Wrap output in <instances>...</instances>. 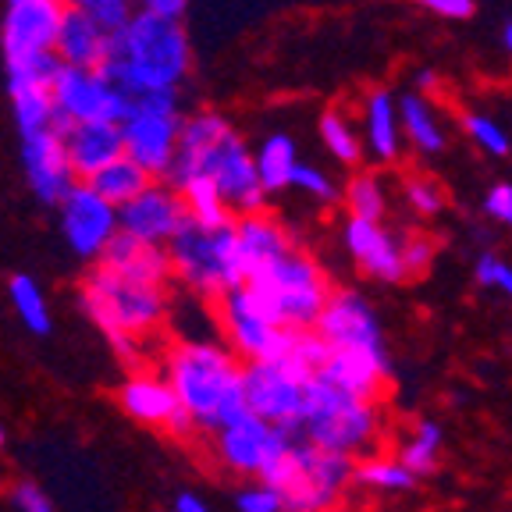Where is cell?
<instances>
[{
    "label": "cell",
    "mask_w": 512,
    "mask_h": 512,
    "mask_svg": "<svg viewBox=\"0 0 512 512\" xmlns=\"http://www.w3.org/2000/svg\"><path fill=\"white\" fill-rule=\"evenodd\" d=\"M192 175H210L224 196V207L232 210V217L253 214V210L267 207V196L260 175H256L253 150L235 128L228 114L203 107V111L185 114L182 136H178V153L171 160L164 182L178 185Z\"/></svg>",
    "instance_id": "6da1fadb"
},
{
    "label": "cell",
    "mask_w": 512,
    "mask_h": 512,
    "mask_svg": "<svg viewBox=\"0 0 512 512\" xmlns=\"http://www.w3.org/2000/svg\"><path fill=\"white\" fill-rule=\"evenodd\" d=\"M79 306L104 331L121 360L136 367L146 363L143 349L171 320L175 299H171V285L128 278L107 264H89L79 285Z\"/></svg>",
    "instance_id": "7a4b0ae2"
},
{
    "label": "cell",
    "mask_w": 512,
    "mask_h": 512,
    "mask_svg": "<svg viewBox=\"0 0 512 512\" xmlns=\"http://www.w3.org/2000/svg\"><path fill=\"white\" fill-rule=\"evenodd\" d=\"M160 374L175 388L178 406L189 420L192 434H210L246 409L242 395V367L224 342L214 338H175L160 352Z\"/></svg>",
    "instance_id": "3957f363"
},
{
    "label": "cell",
    "mask_w": 512,
    "mask_h": 512,
    "mask_svg": "<svg viewBox=\"0 0 512 512\" xmlns=\"http://www.w3.org/2000/svg\"><path fill=\"white\" fill-rule=\"evenodd\" d=\"M104 72L128 96L150 89H182L192 72V43L182 18L136 8L121 29L111 32Z\"/></svg>",
    "instance_id": "277c9868"
},
{
    "label": "cell",
    "mask_w": 512,
    "mask_h": 512,
    "mask_svg": "<svg viewBox=\"0 0 512 512\" xmlns=\"http://www.w3.org/2000/svg\"><path fill=\"white\" fill-rule=\"evenodd\" d=\"M171 281L200 303H214L246 281V264L239 256L232 221L228 224H196L185 221L168 246Z\"/></svg>",
    "instance_id": "5b68a950"
},
{
    "label": "cell",
    "mask_w": 512,
    "mask_h": 512,
    "mask_svg": "<svg viewBox=\"0 0 512 512\" xmlns=\"http://www.w3.org/2000/svg\"><path fill=\"white\" fill-rule=\"evenodd\" d=\"M381 431L384 420L377 399H360V395L342 392V388H335L313 370L310 384H306V409L296 438L356 459L367 456L370 448L377 445Z\"/></svg>",
    "instance_id": "8992f818"
},
{
    "label": "cell",
    "mask_w": 512,
    "mask_h": 512,
    "mask_svg": "<svg viewBox=\"0 0 512 512\" xmlns=\"http://www.w3.org/2000/svg\"><path fill=\"white\" fill-rule=\"evenodd\" d=\"M352 456L292 438L260 480L274 484L285 512H335L352 488Z\"/></svg>",
    "instance_id": "52a82bcc"
},
{
    "label": "cell",
    "mask_w": 512,
    "mask_h": 512,
    "mask_svg": "<svg viewBox=\"0 0 512 512\" xmlns=\"http://www.w3.org/2000/svg\"><path fill=\"white\" fill-rule=\"evenodd\" d=\"M246 285L281 328L292 331L313 328V320L320 317L331 288H335L317 256H310L299 246L288 249L285 256H278L274 264L253 271L246 278Z\"/></svg>",
    "instance_id": "ba28073f"
},
{
    "label": "cell",
    "mask_w": 512,
    "mask_h": 512,
    "mask_svg": "<svg viewBox=\"0 0 512 512\" xmlns=\"http://www.w3.org/2000/svg\"><path fill=\"white\" fill-rule=\"evenodd\" d=\"M182 93L178 89H150L128 96V111L121 114V150L132 157L150 178H164L178 153L182 136Z\"/></svg>",
    "instance_id": "9c48e42d"
},
{
    "label": "cell",
    "mask_w": 512,
    "mask_h": 512,
    "mask_svg": "<svg viewBox=\"0 0 512 512\" xmlns=\"http://www.w3.org/2000/svg\"><path fill=\"white\" fill-rule=\"evenodd\" d=\"M310 374L313 370L296 363L288 352L271 356V360L246 363V367H242L246 409L256 416H264L267 424L296 434L299 420H303V409H306V384H310Z\"/></svg>",
    "instance_id": "30bf717a"
},
{
    "label": "cell",
    "mask_w": 512,
    "mask_h": 512,
    "mask_svg": "<svg viewBox=\"0 0 512 512\" xmlns=\"http://www.w3.org/2000/svg\"><path fill=\"white\" fill-rule=\"evenodd\" d=\"M214 317L224 345L242 363L281 356L288 338H292V328H281L278 320L260 306V299L249 292L246 281L239 288H232V292H224L221 299H214Z\"/></svg>",
    "instance_id": "8fae6325"
},
{
    "label": "cell",
    "mask_w": 512,
    "mask_h": 512,
    "mask_svg": "<svg viewBox=\"0 0 512 512\" xmlns=\"http://www.w3.org/2000/svg\"><path fill=\"white\" fill-rule=\"evenodd\" d=\"M292 438L296 434L281 431V427L267 424L264 416L242 409L228 424L210 431V448H214V459L228 473H239V477L253 480V477H264L278 463V456L285 452Z\"/></svg>",
    "instance_id": "7c38bea8"
},
{
    "label": "cell",
    "mask_w": 512,
    "mask_h": 512,
    "mask_svg": "<svg viewBox=\"0 0 512 512\" xmlns=\"http://www.w3.org/2000/svg\"><path fill=\"white\" fill-rule=\"evenodd\" d=\"M57 125H82V121H121L128 111V93L104 68H75L61 64L50 82Z\"/></svg>",
    "instance_id": "4fadbf2b"
},
{
    "label": "cell",
    "mask_w": 512,
    "mask_h": 512,
    "mask_svg": "<svg viewBox=\"0 0 512 512\" xmlns=\"http://www.w3.org/2000/svg\"><path fill=\"white\" fill-rule=\"evenodd\" d=\"M54 207H57V228L64 235V246L72 249L79 260H86V264H96L104 256V249L111 246L114 235H118V207L107 203L82 178L64 192Z\"/></svg>",
    "instance_id": "5bb4252c"
},
{
    "label": "cell",
    "mask_w": 512,
    "mask_h": 512,
    "mask_svg": "<svg viewBox=\"0 0 512 512\" xmlns=\"http://www.w3.org/2000/svg\"><path fill=\"white\" fill-rule=\"evenodd\" d=\"M118 406L121 413L132 416L143 427H157V431L178 434V438L192 434L189 420L178 406L175 388L168 384V377L160 374V367H150V363L128 367V374L118 384Z\"/></svg>",
    "instance_id": "9a60e30c"
},
{
    "label": "cell",
    "mask_w": 512,
    "mask_h": 512,
    "mask_svg": "<svg viewBox=\"0 0 512 512\" xmlns=\"http://www.w3.org/2000/svg\"><path fill=\"white\" fill-rule=\"evenodd\" d=\"M313 331H317L331 349L388 352L381 317H377V310L367 303V296H360L356 288H331L328 303H324L320 317L313 320Z\"/></svg>",
    "instance_id": "2e32d148"
},
{
    "label": "cell",
    "mask_w": 512,
    "mask_h": 512,
    "mask_svg": "<svg viewBox=\"0 0 512 512\" xmlns=\"http://www.w3.org/2000/svg\"><path fill=\"white\" fill-rule=\"evenodd\" d=\"M18 146H22L18 157H22V171H25V182H29L32 196L40 203H47V207H54L64 192L79 182L72 164H68V153H64L61 125L18 132Z\"/></svg>",
    "instance_id": "e0dca14e"
},
{
    "label": "cell",
    "mask_w": 512,
    "mask_h": 512,
    "mask_svg": "<svg viewBox=\"0 0 512 512\" xmlns=\"http://www.w3.org/2000/svg\"><path fill=\"white\" fill-rule=\"evenodd\" d=\"M189 221L178 189L164 178H153L143 192H136L128 203L118 207V232L132 235L150 246H168L171 235Z\"/></svg>",
    "instance_id": "ac0fdd59"
},
{
    "label": "cell",
    "mask_w": 512,
    "mask_h": 512,
    "mask_svg": "<svg viewBox=\"0 0 512 512\" xmlns=\"http://www.w3.org/2000/svg\"><path fill=\"white\" fill-rule=\"evenodd\" d=\"M61 15V0H8V11L0 18V54H4V64L54 54V36L57 25H61Z\"/></svg>",
    "instance_id": "d6986e66"
},
{
    "label": "cell",
    "mask_w": 512,
    "mask_h": 512,
    "mask_svg": "<svg viewBox=\"0 0 512 512\" xmlns=\"http://www.w3.org/2000/svg\"><path fill=\"white\" fill-rule=\"evenodd\" d=\"M342 246H345V253L352 256V264L360 267V274H367V278L384 281V285H399V281H406L399 235H395L384 221L345 214Z\"/></svg>",
    "instance_id": "ffe728a7"
},
{
    "label": "cell",
    "mask_w": 512,
    "mask_h": 512,
    "mask_svg": "<svg viewBox=\"0 0 512 512\" xmlns=\"http://www.w3.org/2000/svg\"><path fill=\"white\" fill-rule=\"evenodd\" d=\"M317 374L349 395L377 399L384 392V384H388L392 363H388V352L377 349H328Z\"/></svg>",
    "instance_id": "44dd1931"
},
{
    "label": "cell",
    "mask_w": 512,
    "mask_h": 512,
    "mask_svg": "<svg viewBox=\"0 0 512 512\" xmlns=\"http://www.w3.org/2000/svg\"><path fill=\"white\" fill-rule=\"evenodd\" d=\"M232 232L235 242H239L242 264H246V278L253 271H260V267L274 264L288 249H296V235L288 232V224L281 217L267 214V207L232 217Z\"/></svg>",
    "instance_id": "7402d4cb"
},
{
    "label": "cell",
    "mask_w": 512,
    "mask_h": 512,
    "mask_svg": "<svg viewBox=\"0 0 512 512\" xmlns=\"http://www.w3.org/2000/svg\"><path fill=\"white\" fill-rule=\"evenodd\" d=\"M107 50H111V32L104 25L82 8H64L54 36L57 61L75 68H104Z\"/></svg>",
    "instance_id": "603a6c76"
},
{
    "label": "cell",
    "mask_w": 512,
    "mask_h": 512,
    "mask_svg": "<svg viewBox=\"0 0 512 512\" xmlns=\"http://www.w3.org/2000/svg\"><path fill=\"white\" fill-rule=\"evenodd\" d=\"M360 136L367 157H374L377 164H395L406 150V139H402L399 125V104H395L392 89H370L363 96V111H360Z\"/></svg>",
    "instance_id": "cb8c5ba5"
},
{
    "label": "cell",
    "mask_w": 512,
    "mask_h": 512,
    "mask_svg": "<svg viewBox=\"0 0 512 512\" xmlns=\"http://www.w3.org/2000/svg\"><path fill=\"white\" fill-rule=\"evenodd\" d=\"M64 153L72 164L75 178L86 182L93 171H100L104 164H111L114 157H121V125L118 121H82V125H64Z\"/></svg>",
    "instance_id": "d4e9b609"
},
{
    "label": "cell",
    "mask_w": 512,
    "mask_h": 512,
    "mask_svg": "<svg viewBox=\"0 0 512 512\" xmlns=\"http://www.w3.org/2000/svg\"><path fill=\"white\" fill-rule=\"evenodd\" d=\"M395 104H399L402 139H406L420 157H441V153L448 150V132L431 96L409 89V93L395 96Z\"/></svg>",
    "instance_id": "484cf974"
},
{
    "label": "cell",
    "mask_w": 512,
    "mask_h": 512,
    "mask_svg": "<svg viewBox=\"0 0 512 512\" xmlns=\"http://www.w3.org/2000/svg\"><path fill=\"white\" fill-rule=\"evenodd\" d=\"M96 264L114 267V271L128 274V278L171 285L168 249H164V246H150V242H139V239H132V235H125V232L114 235L111 246L104 249V256H100Z\"/></svg>",
    "instance_id": "4316f807"
},
{
    "label": "cell",
    "mask_w": 512,
    "mask_h": 512,
    "mask_svg": "<svg viewBox=\"0 0 512 512\" xmlns=\"http://www.w3.org/2000/svg\"><path fill=\"white\" fill-rule=\"evenodd\" d=\"M299 160H303L299 157V143H296V136H288V132H267V136L253 146L256 175H260L267 192H285L288 178H292Z\"/></svg>",
    "instance_id": "83f0119b"
},
{
    "label": "cell",
    "mask_w": 512,
    "mask_h": 512,
    "mask_svg": "<svg viewBox=\"0 0 512 512\" xmlns=\"http://www.w3.org/2000/svg\"><path fill=\"white\" fill-rule=\"evenodd\" d=\"M317 139H320V146H324V153L349 171L360 168L363 160H367L360 128H356V121H352L342 107H328V111L320 114L317 118Z\"/></svg>",
    "instance_id": "f1b7e54d"
},
{
    "label": "cell",
    "mask_w": 512,
    "mask_h": 512,
    "mask_svg": "<svg viewBox=\"0 0 512 512\" xmlns=\"http://www.w3.org/2000/svg\"><path fill=\"white\" fill-rule=\"evenodd\" d=\"M352 488L377 491V495H406L416 488V477L399 463V456H356L352 463Z\"/></svg>",
    "instance_id": "f546056e"
},
{
    "label": "cell",
    "mask_w": 512,
    "mask_h": 512,
    "mask_svg": "<svg viewBox=\"0 0 512 512\" xmlns=\"http://www.w3.org/2000/svg\"><path fill=\"white\" fill-rule=\"evenodd\" d=\"M8 303L15 310V317L25 324V331H32V335H50L54 331V313H50L47 292L32 274H15L8 281Z\"/></svg>",
    "instance_id": "4dcf8cb0"
},
{
    "label": "cell",
    "mask_w": 512,
    "mask_h": 512,
    "mask_svg": "<svg viewBox=\"0 0 512 512\" xmlns=\"http://www.w3.org/2000/svg\"><path fill=\"white\" fill-rule=\"evenodd\" d=\"M89 185H93L100 196H104L107 203H114V207H121V203H128L136 192H143L146 185L153 182L150 175H146L143 168H139L136 160L132 157H114L111 164H104L100 171H93V175L86 178Z\"/></svg>",
    "instance_id": "1f68e13d"
},
{
    "label": "cell",
    "mask_w": 512,
    "mask_h": 512,
    "mask_svg": "<svg viewBox=\"0 0 512 512\" xmlns=\"http://www.w3.org/2000/svg\"><path fill=\"white\" fill-rule=\"evenodd\" d=\"M178 196L185 203V214L196 224H228L232 221V210L224 207V196L217 189V182L210 175H192L185 182L175 185Z\"/></svg>",
    "instance_id": "d6a6232c"
},
{
    "label": "cell",
    "mask_w": 512,
    "mask_h": 512,
    "mask_svg": "<svg viewBox=\"0 0 512 512\" xmlns=\"http://www.w3.org/2000/svg\"><path fill=\"white\" fill-rule=\"evenodd\" d=\"M342 203H345V214L384 221L388 217V185H384V178L377 171L352 168L349 182L342 189Z\"/></svg>",
    "instance_id": "836d02e7"
},
{
    "label": "cell",
    "mask_w": 512,
    "mask_h": 512,
    "mask_svg": "<svg viewBox=\"0 0 512 512\" xmlns=\"http://www.w3.org/2000/svg\"><path fill=\"white\" fill-rule=\"evenodd\" d=\"M441 445H445L441 424H434V420H420V424L413 427V434L402 441L399 463L406 466L416 480L431 477V473L441 466Z\"/></svg>",
    "instance_id": "e575fe53"
},
{
    "label": "cell",
    "mask_w": 512,
    "mask_h": 512,
    "mask_svg": "<svg viewBox=\"0 0 512 512\" xmlns=\"http://www.w3.org/2000/svg\"><path fill=\"white\" fill-rule=\"evenodd\" d=\"M288 189H299L303 196L317 200L320 207H331V203L342 200V185H338V178L331 175L328 168H317V164H306V160L296 164V171H292V178H288Z\"/></svg>",
    "instance_id": "d590c367"
},
{
    "label": "cell",
    "mask_w": 512,
    "mask_h": 512,
    "mask_svg": "<svg viewBox=\"0 0 512 512\" xmlns=\"http://www.w3.org/2000/svg\"><path fill=\"white\" fill-rule=\"evenodd\" d=\"M463 132L470 136V143L477 146L480 153H488V157H509V150H512L509 132H505L491 114L466 111L463 114Z\"/></svg>",
    "instance_id": "8d00e7d4"
},
{
    "label": "cell",
    "mask_w": 512,
    "mask_h": 512,
    "mask_svg": "<svg viewBox=\"0 0 512 512\" xmlns=\"http://www.w3.org/2000/svg\"><path fill=\"white\" fill-rule=\"evenodd\" d=\"M402 196H406V207L413 210L416 217H438L441 210L448 207V196L434 178L427 175H416L402 185Z\"/></svg>",
    "instance_id": "74e56055"
},
{
    "label": "cell",
    "mask_w": 512,
    "mask_h": 512,
    "mask_svg": "<svg viewBox=\"0 0 512 512\" xmlns=\"http://www.w3.org/2000/svg\"><path fill=\"white\" fill-rule=\"evenodd\" d=\"M399 246H402V271H406V278H424L434 267L438 242L427 232H406V239H399Z\"/></svg>",
    "instance_id": "f35d334b"
},
{
    "label": "cell",
    "mask_w": 512,
    "mask_h": 512,
    "mask_svg": "<svg viewBox=\"0 0 512 512\" xmlns=\"http://www.w3.org/2000/svg\"><path fill=\"white\" fill-rule=\"evenodd\" d=\"M61 4H64V8L89 11V15L104 25L107 32L121 29V25L132 18V11H136V4H132V0H61Z\"/></svg>",
    "instance_id": "ab89813d"
},
{
    "label": "cell",
    "mask_w": 512,
    "mask_h": 512,
    "mask_svg": "<svg viewBox=\"0 0 512 512\" xmlns=\"http://www.w3.org/2000/svg\"><path fill=\"white\" fill-rule=\"evenodd\" d=\"M235 509L239 512H285L281 509V495L274 484H267V480L253 477L246 484V488L235 495Z\"/></svg>",
    "instance_id": "60d3db41"
},
{
    "label": "cell",
    "mask_w": 512,
    "mask_h": 512,
    "mask_svg": "<svg viewBox=\"0 0 512 512\" xmlns=\"http://www.w3.org/2000/svg\"><path fill=\"white\" fill-rule=\"evenodd\" d=\"M473 278H477V285H484V288H498V292L512 303V264H505L502 256L480 253L477 267H473Z\"/></svg>",
    "instance_id": "b9f144b4"
},
{
    "label": "cell",
    "mask_w": 512,
    "mask_h": 512,
    "mask_svg": "<svg viewBox=\"0 0 512 512\" xmlns=\"http://www.w3.org/2000/svg\"><path fill=\"white\" fill-rule=\"evenodd\" d=\"M484 214L491 217V221L505 224V228H512V185L509 182H498L491 185L488 192H484Z\"/></svg>",
    "instance_id": "7bdbcfd3"
},
{
    "label": "cell",
    "mask_w": 512,
    "mask_h": 512,
    "mask_svg": "<svg viewBox=\"0 0 512 512\" xmlns=\"http://www.w3.org/2000/svg\"><path fill=\"white\" fill-rule=\"evenodd\" d=\"M413 4L434 18H448V22H463L477 11V0H413Z\"/></svg>",
    "instance_id": "ee69618b"
},
{
    "label": "cell",
    "mask_w": 512,
    "mask_h": 512,
    "mask_svg": "<svg viewBox=\"0 0 512 512\" xmlns=\"http://www.w3.org/2000/svg\"><path fill=\"white\" fill-rule=\"evenodd\" d=\"M11 502H15V512H57L54 502L43 495V488H36L29 480H22V484L11 491Z\"/></svg>",
    "instance_id": "f6af8a7d"
},
{
    "label": "cell",
    "mask_w": 512,
    "mask_h": 512,
    "mask_svg": "<svg viewBox=\"0 0 512 512\" xmlns=\"http://www.w3.org/2000/svg\"><path fill=\"white\" fill-rule=\"evenodd\" d=\"M139 11H153V15H168V18H182L189 0H132Z\"/></svg>",
    "instance_id": "bcb514c9"
},
{
    "label": "cell",
    "mask_w": 512,
    "mask_h": 512,
    "mask_svg": "<svg viewBox=\"0 0 512 512\" xmlns=\"http://www.w3.org/2000/svg\"><path fill=\"white\" fill-rule=\"evenodd\" d=\"M175 512H214L207 505V498H200L196 491H178V498H175V505H171Z\"/></svg>",
    "instance_id": "7dc6e473"
},
{
    "label": "cell",
    "mask_w": 512,
    "mask_h": 512,
    "mask_svg": "<svg viewBox=\"0 0 512 512\" xmlns=\"http://www.w3.org/2000/svg\"><path fill=\"white\" fill-rule=\"evenodd\" d=\"M413 89H416V93H424V96L438 93V89H441V75L434 72V68H420V72L413 75Z\"/></svg>",
    "instance_id": "c3c4849f"
},
{
    "label": "cell",
    "mask_w": 512,
    "mask_h": 512,
    "mask_svg": "<svg viewBox=\"0 0 512 512\" xmlns=\"http://www.w3.org/2000/svg\"><path fill=\"white\" fill-rule=\"evenodd\" d=\"M502 43H505V50L512 54V22H505V29H502Z\"/></svg>",
    "instance_id": "681fc988"
},
{
    "label": "cell",
    "mask_w": 512,
    "mask_h": 512,
    "mask_svg": "<svg viewBox=\"0 0 512 512\" xmlns=\"http://www.w3.org/2000/svg\"><path fill=\"white\" fill-rule=\"evenodd\" d=\"M4 445H8V431H4V424H0V452H4Z\"/></svg>",
    "instance_id": "f907efd6"
}]
</instances>
